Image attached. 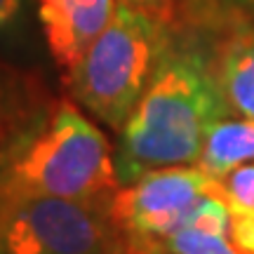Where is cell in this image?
Listing matches in <instances>:
<instances>
[{
    "instance_id": "cell-14",
    "label": "cell",
    "mask_w": 254,
    "mask_h": 254,
    "mask_svg": "<svg viewBox=\"0 0 254 254\" xmlns=\"http://www.w3.org/2000/svg\"><path fill=\"white\" fill-rule=\"evenodd\" d=\"M24 0H0V28H7L17 21Z\"/></svg>"
},
{
    "instance_id": "cell-2",
    "label": "cell",
    "mask_w": 254,
    "mask_h": 254,
    "mask_svg": "<svg viewBox=\"0 0 254 254\" xmlns=\"http://www.w3.org/2000/svg\"><path fill=\"white\" fill-rule=\"evenodd\" d=\"M120 189L111 144L75 101L62 99L36 134L0 170V193L109 202Z\"/></svg>"
},
{
    "instance_id": "cell-7",
    "label": "cell",
    "mask_w": 254,
    "mask_h": 254,
    "mask_svg": "<svg viewBox=\"0 0 254 254\" xmlns=\"http://www.w3.org/2000/svg\"><path fill=\"white\" fill-rule=\"evenodd\" d=\"M52 111L33 78L0 64V170L21 151Z\"/></svg>"
},
{
    "instance_id": "cell-5",
    "label": "cell",
    "mask_w": 254,
    "mask_h": 254,
    "mask_svg": "<svg viewBox=\"0 0 254 254\" xmlns=\"http://www.w3.org/2000/svg\"><path fill=\"white\" fill-rule=\"evenodd\" d=\"M205 195H224V189L198 165L151 170L120 184L109 200V217L120 236L155 243L182 226Z\"/></svg>"
},
{
    "instance_id": "cell-8",
    "label": "cell",
    "mask_w": 254,
    "mask_h": 254,
    "mask_svg": "<svg viewBox=\"0 0 254 254\" xmlns=\"http://www.w3.org/2000/svg\"><path fill=\"white\" fill-rule=\"evenodd\" d=\"M217 80L233 116L254 120V31L226 33L214 57Z\"/></svg>"
},
{
    "instance_id": "cell-6",
    "label": "cell",
    "mask_w": 254,
    "mask_h": 254,
    "mask_svg": "<svg viewBox=\"0 0 254 254\" xmlns=\"http://www.w3.org/2000/svg\"><path fill=\"white\" fill-rule=\"evenodd\" d=\"M118 2L120 0H38L45 43L64 75L104 33Z\"/></svg>"
},
{
    "instance_id": "cell-9",
    "label": "cell",
    "mask_w": 254,
    "mask_h": 254,
    "mask_svg": "<svg viewBox=\"0 0 254 254\" xmlns=\"http://www.w3.org/2000/svg\"><path fill=\"white\" fill-rule=\"evenodd\" d=\"M247 163H254V120L243 116L217 120L205 136L198 167L219 182L224 174Z\"/></svg>"
},
{
    "instance_id": "cell-3",
    "label": "cell",
    "mask_w": 254,
    "mask_h": 254,
    "mask_svg": "<svg viewBox=\"0 0 254 254\" xmlns=\"http://www.w3.org/2000/svg\"><path fill=\"white\" fill-rule=\"evenodd\" d=\"M172 26L118 2V9L80 62L66 73V90L101 125L120 132L153 78Z\"/></svg>"
},
{
    "instance_id": "cell-13",
    "label": "cell",
    "mask_w": 254,
    "mask_h": 254,
    "mask_svg": "<svg viewBox=\"0 0 254 254\" xmlns=\"http://www.w3.org/2000/svg\"><path fill=\"white\" fill-rule=\"evenodd\" d=\"M120 2L163 21L165 26L174 28L179 21V0H120Z\"/></svg>"
},
{
    "instance_id": "cell-4",
    "label": "cell",
    "mask_w": 254,
    "mask_h": 254,
    "mask_svg": "<svg viewBox=\"0 0 254 254\" xmlns=\"http://www.w3.org/2000/svg\"><path fill=\"white\" fill-rule=\"evenodd\" d=\"M118 243L109 202L0 193V254H113Z\"/></svg>"
},
{
    "instance_id": "cell-12",
    "label": "cell",
    "mask_w": 254,
    "mask_h": 254,
    "mask_svg": "<svg viewBox=\"0 0 254 254\" xmlns=\"http://www.w3.org/2000/svg\"><path fill=\"white\" fill-rule=\"evenodd\" d=\"M219 184H221L224 195L228 200H233L243 207L254 209V163L240 165L236 170H231L219 179Z\"/></svg>"
},
{
    "instance_id": "cell-10",
    "label": "cell",
    "mask_w": 254,
    "mask_h": 254,
    "mask_svg": "<svg viewBox=\"0 0 254 254\" xmlns=\"http://www.w3.org/2000/svg\"><path fill=\"white\" fill-rule=\"evenodd\" d=\"M179 19L209 33L254 31V0H179Z\"/></svg>"
},
{
    "instance_id": "cell-11",
    "label": "cell",
    "mask_w": 254,
    "mask_h": 254,
    "mask_svg": "<svg viewBox=\"0 0 254 254\" xmlns=\"http://www.w3.org/2000/svg\"><path fill=\"white\" fill-rule=\"evenodd\" d=\"M165 254H238L228 243L226 233H214L205 228L182 226L170 236L155 240Z\"/></svg>"
},
{
    "instance_id": "cell-1",
    "label": "cell",
    "mask_w": 254,
    "mask_h": 254,
    "mask_svg": "<svg viewBox=\"0 0 254 254\" xmlns=\"http://www.w3.org/2000/svg\"><path fill=\"white\" fill-rule=\"evenodd\" d=\"M226 116L233 113L219 87L214 59L170 36L148 87L118 132L113 158L120 184L151 170L198 165L209 127Z\"/></svg>"
}]
</instances>
